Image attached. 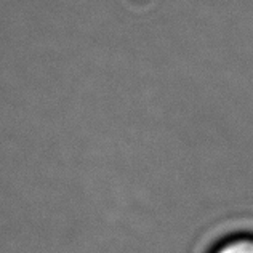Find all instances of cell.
I'll return each mask as SVG.
<instances>
[{"label": "cell", "instance_id": "1", "mask_svg": "<svg viewBox=\"0 0 253 253\" xmlns=\"http://www.w3.org/2000/svg\"><path fill=\"white\" fill-rule=\"evenodd\" d=\"M210 253H253V234L252 232L232 234L218 242Z\"/></svg>", "mask_w": 253, "mask_h": 253}]
</instances>
